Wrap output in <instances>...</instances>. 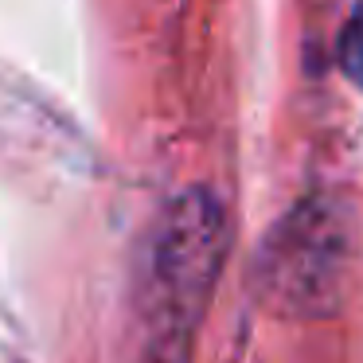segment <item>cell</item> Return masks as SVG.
Here are the masks:
<instances>
[]
</instances>
